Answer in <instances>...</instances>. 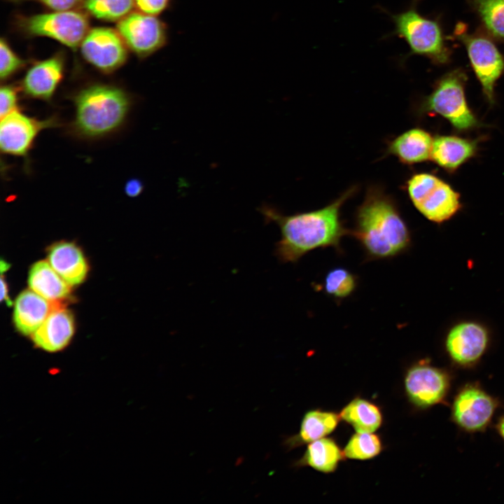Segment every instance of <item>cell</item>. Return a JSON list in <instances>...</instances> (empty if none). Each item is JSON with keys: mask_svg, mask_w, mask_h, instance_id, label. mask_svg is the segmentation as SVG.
<instances>
[{"mask_svg": "<svg viewBox=\"0 0 504 504\" xmlns=\"http://www.w3.org/2000/svg\"><path fill=\"white\" fill-rule=\"evenodd\" d=\"M475 141L454 136H439L433 139L430 158L447 170H454L472 157Z\"/></svg>", "mask_w": 504, "mask_h": 504, "instance_id": "obj_20", "label": "cell"}, {"mask_svg": "<svg viewBox=\"0 0 504 504\" xmlns=\"http://www.w3.org/2000/svg\"><path fill=\"white\" fill-rule=\"evenodd\" d=\"M52 119L39 121L18 111L1 118L0 147L3 153L25 157L38 133L52 127Z\"/></svg>", "mask_w": 504, "mask_h": 504, "instance_id": "obj_14", "label": "cell"}, {"mask_svg": "<svg viewBox=\"0 0 504 504\" xmlns=\"http://www.w3.org/2000/svg\"><path fill=\"white\" fill-rule=\"evenodd\" d=\"M13 2L38 1L55 11L69 10L83 0H9Z\"/></svg>", "mask_w": 504, "mask_h": 504, "instance_id": "obj_32", "label": "cell"}, {"mask_svg": "<svg viewBox=\"0 0 504 504\" xmlns=\"http://www.w3.org/2000/svg\"><path fill=\"white\" fill-rule=\"evenodd\" d=\"M339 414L341 419L359 433H374L380 428L383 421L379 407L360 397L352 399Z\"/></svg>", "mask_w": 504, "mask_h": 504, "instance_id": "obj_24", "label": "cell"}, {"mask_svg": "<svg viewBox=\"0 0 504 504\" xmlns=\"http://www.w3.org/2000/svg\"><path fill=\"white\" fill-rule=\"evenodd\" d=\"M482 28L492 38L504 42V0H466Z\"/></svg>", "mask_w": 504, "mask_h": 504, "instance_id": "obj_25", "label": "cell"}, {"mask_svg": "<svg viewBox=\"0 0 504 504\" xmlns=\"http://www.w3.org/2000/svg\"><path fill=\"white\" fill-rule=\"evenodd\" d=\"M356 286V276L342 267L330 270L325 276L323 284L326 293L337 300L350 296Z\"/></svg>", "mask_w": 504, "mask_h": 504, "instance_id": "obj_28", "label": "cell"}, {"mask_svg": "<svg viewBox=\"0 0 504 504\" xmlns=\"http://www.w3.org/2000/svg\"><path fill=\"white\" fill-rule=\"evenodd\" d=\"M433 144L428 132L414 128L396 138L389 146V152L404 163H419L430 158Z\"/></svg>", "mask_w": 504, "mask_h": 504, "instance_id": "obj_21", "label": "cell"}, {"mask_svg": "<svg viewBox=\"0 0 504 504\" xmlns=\"http://www.w3.org/2000/svg\"><path fill=\"white\" fill-rule=\"evenodd\" d=\"M76 129L87 136H99L118 128L127 115L130 100L121 89L94 85L80 91L75 99Z\"/></svg>", "mask_w": 504, "mask_h": 504, "instance_id": "obj_3", "label": "cell"}, {"mask_svg": "<svg viewBox=\"0 0 504 504\" xmlns=\"http://www.w3.org/2000/svg\"><path fill=\"white\" fill-rule=\"evenodd\" d=\"M489 344V335L484 326L474 321H464L449 331L444 346L449 359L455 365L470 368L481 360Z\"/></svg>", "mask_w": 504, "mask_h": 504, "instance_id": "obj_12", "label": "cell"}, {"mask_svg": "<svg viewBox=\"0 0 504 504\" xmlns=\"http://www.w3.org/2000/svg\"><path fill=\"white\" fill-rule=\"evenodd\" d=\"M467 78L466 73L461 68L443 75L436 81L431 94L424 101L423 111L440 114L459 131L477 126V120L465 99Z\"/></svg>", "mask_w": 504, "mask_h": 504, "instance_id": "obj_5", "label": "cell"}, {"mask_svg": "<svg viewBox=\"0 0 504 504\" xmlns=\"http://www.w3.org/2000/svg\"><path fill=\"white\" fill-rule=\"evenodd\" d=\"M451 384V377L447 370L426 360L410 366L404 378L405 391L409 401L421 410L444 403Z\"/></svg>", "mask_w": 504, "mask_h": 504, "instance_id": "obj_9", "label": "cell"}, {"mask_svg": "<svg viewBox=\"0 0 504 504\" xmlns=\"http://www.w3.org/2000/svg\"><path fill=\"white\" fill-rule=\"evenodd\" d=\"M63 306L62 301L48 300L32 290H24L15 302V326L21 334L31 335L53 310Z\"/></svg>", "mask_w": 504, "mask_h": 504, "instance_id": "obj_15", "label": "cell"}, {"mask_svg": "<svg viewBox=\"0 0 504 504\" xmlns=\"http://www.w3.org/2000/svg\"><path fill=\"white\" fill-rule=\"evenodd\" d=\"M419 0H413L410 6L398 13L388 14L393 23V30L386 37L396 36L402 38L409 47V52L404 57L412 55L427 57L436 65L450 62L451 50L446 43L447 38L438 18H430L421 15L417 10Z\"/></svg>", "mask_w": 504, "mask_h": 504, "instance_id": "obj_4", "label": "cell"}, {"mask_svg": "<svg viewBox=\"0 0 504 504\" xmlns=\"http://www.w3.org/2000/svg\"><path fill=\"white\" fill-rule=\"evenodd\" d=\"M354 192V188L349 190L322 209L289 216L262 205L259 211L266 223H274L280 229L281 239L274 249L279 260L294 263L316 248L333 247L340 250L342 237L351 234L341 221L340 209Z\"/></svg>", "mask_w": 504, "mask_h": 504, "instance_id": "obj_1", "label": "cell"}, {"mask_svg": "<svg viewBox=\"0 0 504 504\" xmlns=\"http://www.w3.org/2000/svg\"><path fill=\"white\" fill-rule=\"evenodd\" d=\"M139 11L151 15L158 16L172 6L173 0H134Z\"/></svg>", "mask_w": 504, "mask_h": 504, "instance_id": "obj_30", "label": "cell"}, {"mask_svg": "<svg viewBox=\"0 0 504 504\" xmlns=\"http://www.w3.org/2000/svg\"><path fill=\"white\" fill-rule=\"evenodd\" d=\"M83 57L105 73L120 67L127 57V45L118 31L108 27L90 29L80 44Z\"/></svg>", "mask_w": 504, "mask_h": 504, "instance_id": "obj_13", "label": "cell"}, {"mask_svg": "<svg viewBox=\"0 0 504 504\" xmlns=\"http://www.w3.org/2000/svg\"><path fill=\"white\" fill-rule=\"evenodd\" d=\"M74 332L73 315L63 306L53 310L31 336L36 346L52 353L65 348Z\"/></svg>", "mask_w": 504, "mask_h": 504, "instance_id": "obj_16", "label": "cell"}, {"mask_svg": "<svg viewBox=\"0 0 504 504\" xmlns=\"http://www.w3.org/2000/svg\"><path fill=\"white\" fill-rule=\"evenodd\" d=\"M25 62L18 56L4 38L0 42V76L1 80L9 78L20 69Z\"/></svg>", "mask_w": 504, "mask_h": 504, "instance_id": "obj_29", "label": "cell"}, {"mask_svg": "<svg viewBox=\"0 0 504 504\" xmlns=\"http://www.w3.org/2000/svg\"><path fill=\"white\" fill-rule=\"evenodd\" d=\"M1 301L6 302V304L10 307L12 304L8 295V289L6 281L4 278V271H1Z\"/></svg>", "mask_w": 504, "mask_h": 504, "instance_id": "obj_34", "label": "cell"}, {"mask_svg": "<svg viewBox=\"0 0 504 504\" xmlns=\"http://www.w3.org/2000/svg\"><path fill=\"white\" fill-rule=\"evenodd\" d=\"M28 284L31 290L51 301H62L71 293V286L46 260L36 262L31 266Z\"/></svg>", "mask_w": 504, "mask_h": 504, "instance_id": "obj_22", "label": "cell"}, {"mask_svg": "<svg viewBox=\"0 0 504 504\" xmlns=\"http://www.w3.org/2000/svg\"><path fill=\"white\" fill-rule=\"evenodd\" d=\"M48 260L56 272L70 286L81 284L88 265L82 251L71 242L60 241L50 247Z\"/></svg>", "mask_w": 504, "mask_h": 504, "instance_id": "obj_18", "label": "cell"}, {"mask_svg": "<svg viewBox=\"0 0 504 504\" xmlns=\"http://www.w3.org/2000/svg\"><path fill=\"white\" fill-rule=\"evenodd\" d=\"M495 428L499 436L504 441V414L502 415L495 425Z\"/></svg>", "mask_w": 504, "mask_h": 504, "instance_id": "obj_35", "label": "cell"}, {"mask_svg": "<svg viewBox=\"0 0 504 504\" xmlns=\"http://www.w3.org/2000/svg\"><path fill=\"white\" fill-rule=\"evenodd\" d=\"M125 190L128 196L136 197L142 191L143 185L138 179H131L126 183Z\"/></svg>", "mask_w": 504, "mask_h": 504, "instance_id": "obj_33", "label": "cell"}, {"mask_svg": "<svg viewBox=\"0 0 504 504\" xmlns=\"http://www.w3.org/2000/svg\"><path fill=\"white\" fill-rule=\"evenodd\" d=\"M454 36L465 46L483 92L489 102H493L495 85L504 73V56L483 29L470 33L466 24L460 22L455 27Z\"/></svg>", "mask_w": 504, "mask_h": 504, "instance_id": "obj_6", "label": "cell"}, {"mask_svg": "<svg viewBox=\"0 0 504 504\" xmlns=\"http://www.w3.org/2000/svg\"><path fill=\"white\" fill-rule=\"evenodd\" d=\"M23 30L31 36H46L76 50L89 31L88 18L73 10L55 11L23 18Z\"/></svg>", "mask_w": 504, "mask_h": 504, "instance_id": "obj_10", "label": "cell"}, {"mask_svg": "<svg viewBox=\"0 0 504 504\" xmlns=\"http://www.w3.org/2000/svg\"><path fill=\"white\" fill-rule=\"evenodd\" d=\"M83 5L90 15L106 21H120L135 6L134 0H83Z\"/></svg>", "mask_w": 504, "mask_h": 504, "instance_id": "obj_27", "label": "cell"}, {"mask_svg": "<svg viewBox=\"0 0 504 504\" xmlns=\"http://www.w3.org/2000/svg\"><path fill=\"white\" fill-rule=\"evenodd\" d=\"M340 419V414L334 412L309 410L302 419L299 432L286 438L284 444L292 449L326 437L336 428Z\"/></svg>", "mask_w": 504, "mask_h": 504, "instance_id": "obj_19", "label": "cell"}, {"mask_svg": "<svg viewBox=\"0 0 504 504\" xmlns=\"http://www.w3.org/2000/svg\"><path fill=\"white\" fill-rule=\"evenodd\" d=\"M369 260L393 258L410 245L409 229L392 200L377 189L368 190L358 208L351 234Z\"/></svg>", "mask_w": 504, "mask_h": 504, "instance_id": "obj_2", "label": "cell"}, {"mask_svg": "<svg viewBox=\"0 0 504 504\" xmlns=\"http://www.w3.org/2000/svg\"><path fill=\"white\" fill-rule=\"evenodd\" d=\"M344 458L343 450L337 442L332 438L324 437L309 443L304 455L294 465H307L323 473H331Z\"/></svg>", "mask_w": 504, "mask_h": 504, "instance_id": "obj_23", "label": "cell"}, {"mask_svg": "<svg viewBox=\"0 0 504 504\" xmlns=\"http://www.w3.org/2000/svg\"><path fill=\"white\" fill-rule=\"evenodd\" d=\"M64 60L60 55L36 63L23 78V91L32 98L50 100L62 78Z\"/></svg>", "mask_w": 504, "mask_h": 504, "instance_id": "obj_17", "label": "cell"}, {"mask_svg": "<svg viewBox=\"0 0 504 504\" xmlns=\"http://www.w3.org/2000/svg\"><path fill=\"white\" fill-rule=\"evenodd\" d=\"M382 442L374 433L356 432L348 440L343 453L345 458L354 460H368L380 454Z\"/></svg>", "mask_w": 504, "mask_h": 504, "instance_id": "obj_26", "label": "cell"}, {"mask_svg": "<svg viewBox=\"0 0 504 504\" xmlns=\"http://www.w3.org/2000/svg\"><path fill=\"white\" fill-rule=\"evenodd\" d=\"M499 400L476 382L467 383L456 391L451 405V419L468 433L484 432L491 424Z\"/></svg>", "mask_w": 504, "mask_h": 504, "instance_id": "obj_8", "label": "cell"}, {"mask_svg": "<svg viewBox=\"0 0 504 504\" xmlns=\"http://www.w3.org/2000/svg\"><path fill=\"white\" fill-rule=\"evenodd\" d=\"M407 190L414 206L428 220L442 223L460 209L459 194L437 176L421 173L407 183Z\"/></svg>", "mask_w": 504, "mask_h": 504, "instance_id": "obj_7", "label": "cell"}, {"mask_svg": "<svg viewBox=\"0 0 504 504\" xmlns=\"http://www.w3.org/2000/svg\"><path fill=\"white\" fill-rule=\"evenodd\" d=\"M117 31L127 46L141 59L151 56L167 46V24L157 16L132 12L118 21Z\"/></svg>", "mask_w": 504, "mask_h": 504, "instance_id": "obj_11", "label": "cell"}, {"mask_svg": "<svg viewBox=\"0 0 504 504\" xmlns=\"http://www.w3.org/2000/svg\"><path fill=\"white\" fill-rule=\"evenodd\" d=\"M18 102L16 90L10 85H4L0 90L1 118L15 111Z\"/></svg>", "mask_w": 504, "mask_h": 504, "instance_id": "obj_31", "label": "cell"}]
</instances>
